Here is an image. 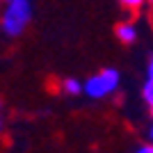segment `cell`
<instances>
[{"label": "cell", "instance_id": "9", "mask_svg": "<svg viewBox=\"0 0 153 153\" xmlns=\"http://www.w3.org/2000/svg\"><path fill=\"white\" fill-rule=\"evenodd\" d=\"M149 137H151V144H153V128H151V133H149Z\"/></svg>", "mask_w": 153, "mask_h": 153}, {"label": "cell", "instance_id": "11", "mask_svg": "<svg viewBox=\"0 0 153 153\" xmlns=\"http://www.w3.org/2000/svg\"><path fill=\"white\" fill-rule=\"evenodd\" d=\"M149 2H151V7H153V0H149Z\"/></svg>", "mask_w": 153, "mask_h": 153}, {"label": "cell", "instance_id": "7", "mask_svg": "<svg viewBox=\"0 0 153 153\" xmlns=\"http://www.w3.org/2000/svg\"><path fill=\"white\" fill-rule=\"evenodd\" d=\"M135 153H153V144H146V146H140Z\"/></svg>", "mask_w": 153, "mask_h": 153}, {"label": "cell", "instance_id": "3", "mask_svg": "<svg viewBox=\"0 0 153 153\" xmlns=\"http://www.w3.org/2000/svg\"><path fill=\"white\" fill-rule=\"evenodd\" d=\"M117 37L121 39L123 44H133L135 41V27L130 23H119L117 25Z\"/></svg>", "mask_w": 153, "mask_h": 153}, {"label": "cell", "instance_id": "12", "mask_svg": "<svg viewBox=\"0 0 153 153\" xmlns=\"http://www.w3.org/2000/svg\"><path fill=\"white\" fill-rule=\"evenodd\" d=\"M151 114H153V105H151Z\"/></svg>", "mask_w": 153, "mask_h": 153}, {"label": "cell", "instance_id": "10", "mask_svg": "<svg viewBox=\"0 0 153 153\" xmlns=\"http://www.w3.org/2000/svg\"><path fill=\"white\" fill-rule=\"evenodd\" d=\"M0 130H2V121H0Z\"/></svg>", "mask_w": 153, "mask_h": 153}, {"label": "cell", "instance_id": "1", "mask_svg": "<svg viewBox=\"0 0 153 153\" xmlns=\"http://www.w3.org/2000/svg\"><path fill=\"white\" fill-rule=\"evenodd\" d=\"M117 85H119V73H117L114 69H105V71H101L98 76H91L89 80H87L85 91H87V96H91V98H103V96L112 94V91L117 89Z\"/></svg>", "mask_w": 153, "mask_h": 153}, {"label": "cell", "instance_id": "2", "mask_svg": "<svg viewBox=\"0 0 153 153\" xmlns=\"http://www.w3.org/2000/svg\"><path fill=\"white\" fill-rule=\"evenodd\" d=\"M27 19H30V5H27V0H9L7 14L2 19L5 32L7 34H19L25 27Z\"/></svg>", "mask_w": 153, "mask_h": 153}, {"label": "cell", "instance_id": "6", "mask_svg": "<svg viewBox=\"0 0 153 153\" xmlns=\"http://www.w3.org/2000/svg\"><path fill=\"white\" fill-rule=\"evenodd\" d=\"M119 2H121L123 7H128L130 12H137V9H140V5L144 2V0H119Z\"/></svg>", "mask_w": 153, "mask_h": 153}, {"label": "cell", "instance_id": "5", "mask_svg": "<svg viewBox=\"0 0 153 153\" xmlns=\"http://www.w3.org/2000/svg\"><path fill=\"white\" fill-rule=\"evenodd\" d=\"M64 89L69 91V94H80V82H76V80H64Z\"/></svg>", "mask_w": 153, "mask_h": 153}, {"label": "cell", "instance_id": "8", "mask_svg": "<svg viewBox=\"0 0 153 153\" xmlns=\"http://www.w3.org/2000/svg\"><path fill=\"white\" fill-rule=\"evenodd\" d=\"M149 80H153V59H151V64H149Z\"/></svg>", "mask_w": 153, "mask_h": 153}, {"label": "cell", "instance_id": "4", "mask_svg": "<svg viewBox=\"0 0 153 153\" xmlns=\"http://www.w3.org/2000/svg\"><path fill=\"white\" fill-rule=\"evenodd\" d=\"M142 94H144V101H146L149 105H153V80H149V82L144 85V91H142Z\"/></svg>", "mask_w": 153, "mask_h": 153}]
</instances>
